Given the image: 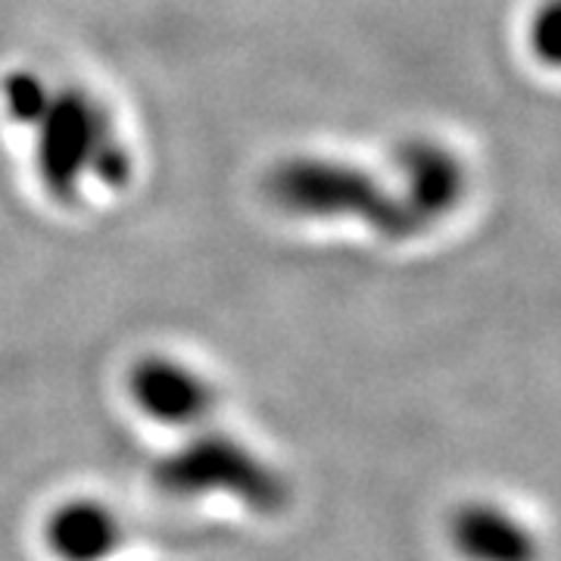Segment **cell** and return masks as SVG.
Returning a JSON list of instances; mask_svg holds the SVG:
<instances>
[{
	"instance_id": "277c9868",
	"label": "cell",
	"mask_w": 561,
	"mask_h": 561,
	"mask_svg": "<svg viewBox=\"0 0 561 561\" xmlns=\"http://www.w3.org/2000/svg\"><path fill=\"white\" fill-rule=\"evenodd\" d=\"M125 390L144 419L175 431H197L209 424L219 405V390L201 368L165 353L135 359Z\"/></svg>"
},
{
	"instance_id": "7a4b0ae2",
	"label": "cell",
	"mask_w": 561,
	"mask_h": 561,
	"mask_svg": "<svg viewBox=\"0 0 561 561\" xmlns=\"http://www.w3.org/2000/svg\"><path fill=\"white\" fill-rule=\"evenodd\" d=\"M153 483L172 500L238 502L253 515H280L290 481L268 456L219 427H197L153 461Z\"/></svg>"
},
{
	"instance_id": "6da1fadb",
	"label": "cell",
	"mask_w": 561,
	"mask_h": 561,
	"mask_svg": "<svg viewBox=\"0 0 561 561\" xmlns=\"http://www.w3.org/2000/svg\"><path fill=\"white\" fill-rule=\"evenodd\" d=\"M0 94L7 116L28 131L44 194L72 206L128 184L131 153L125 135L91 88L20 69L3 79Z\"/></svg>"
},
{
	"instance_id": "3957f363",
	"label": "cell",
	"mask_w": 561,
	"mask_h": 561,
	"mask_svg": "<svg viewBox=\"0 0 561 561\" xmlns=\"http://www.w3.org/2000/svg\"><path fill=\"white\" fill-rule=\"evenodd\" d=\"M265 194L297 219H356L387 238H412L431 221L409 194H393L346 160L290 157L265 179Z\"/></svg>"
},
{
	"instance_id": "5b68a950",
	"label": "cell",
	"mask_w": 561,
	"mask_h": 561,
	"mask_svg": "<svg viewBox=\"0 0 561 561\" xmlns=\"http://www.w3.org/2000/svg\"><path fill=\"white\" fill-rule=\"evenodd\" d=\"M446 537L461 561H540V540L496 502H461L446 522Z\"/></svg>"
},
{
	"instance_id": "52a82bcc",
	"label": "cell",
	"mask_w": 561,
	"mask_h": 561,
	"mask_svg": "<svg viewBox=\"0 0 561 561\" xmlns=\"http://www.w3.org/2000/svg\"><path fill=\"white\" fill-rule=\"evenodd\" d=\"M530 47L546 66H561V0L546 3L530 22Z\"/></svg>"
},
{
	"instance_id": "8992f818",
	"label": "cell",
	"mask_w": 561,
	"mask_h": 561,
	"mask_svg": "<svg viewBox=\"0 0 561 561\" xmlns=\"http://www.w3.org/2000/svg\"><path fill=\"white\" fill-rule=\"evenodd\" d=\"M44 546L57 561H110L122 546V524L106 502L76 496L47 515Z\"/></svg>"
}]
</instances>
